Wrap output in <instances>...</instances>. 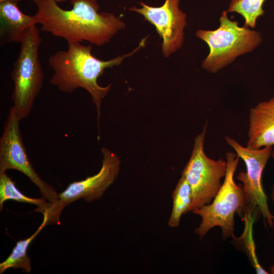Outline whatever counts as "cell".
<instances>
[{
  "instance_id": "6da1fadb",
  "label": "cell",
  "mask_w": 274,
  "mask_h": 274,
  "mask_svg": "<svg viewBox=\"0 0 274 274\" xmlns=\"http://www.w3.org/2000/svg\"><path fill=\"white\" fill-rule=\"evenodd\" d=\"M31 1L37 6L34 16L41 29L67 42L86 41L100 46L125 27L124 22L114 14L98 13L97 0H71L70 10L62 9L56 0Z\"/></svg>"
},
{
  "instance_id": "7a4b0ae2",
  "label": "cell",
  "mask_w": 274,
  "mask_h": 274,
  "mask_svg": "<svg viewBox=\"0 0 274 274\" xmlns=\"http://www.w3.org/2000/svg\"><path fill=\"white\" fill-rule=\"evenodd\" d=\"M148 37L143 39L132 52L109 60L94 57L91 53V45L67 42L66 50L57 51L48 58L49 65L53 71L50 83L63 92L72 93L79 88L86 90L96 107L98 122L101 101L110 91L111 84L101 86L97 83L98 78L106 68L119 65L125 58L145 47Z\"/></svg>"
},
{
  "instance_id": "3957f363",
  "label": "cell",
  "mask_w": 274,
  "mask_h": 274,
  "mask_svg": "<svg viewBox=\"0 0 274 274\" xmlns=\"http://www.w3.org/2000/svg\"><path fill=\"white\" fill-rule=\"evenodd\" d=\"M227 168L221 187L209 204L193 210L191 212L201 217V221L195 233L201 239L211 229L219 227L223 239L235 237L234 217H241L245 211L246 201L242 184L237 185L234 175L239 157L232 152L226 153Z\"/></svg>"
},
{
  "instance_id": "277c9868",
  "label": "cell",
  "mask_w": 274,
  "mask_h": 274,
  "mask_svg": "<svg viewBox=\"0 0 274 274\" xmlns=\"http://www.w3.org/2000/svg\"><path fill=\"white\" fill-rule=\"evenodd\" d=\"M41 42L40 31L36 25L26 30L11 74L14 84L12 107L20 120L30 114L43 86L44 76L39 58Z\"/></svg>"
},
{
  "instance_id": "5b68a950",
  "label": "cell",
  "mask_w": 274,
  "mask_h": 274,
  "mask_svg": "<svg viewBox=\"0 0 274 274\" xmlns=\"http://www.w3.org/2000/svg\"><path fill=\"white\" fill-rule=\"evenodd\" d=\"M220 26L215 30L199 29L196 36L208 45L210 51L201 66L211 73H216L233 62L238 56L253 51L262 42L259 32L249 27H240L223 11L219 19Z\"/></svg>"
},
{
  "instance_id": "8992f818",
  "label": "cell",
  "mask_w": 274,
  "mask_h": 274,
  "mask_svg": "<svg viewBox=\"0 0 274 274\" xmlns=\"http://www.w3.org/2000/svg\"><path fill=\"white\" fill-rule=\"evenodd\" d=\"M20 121L12 107L0 139V174L15 169L26 175L39 188L42 197L49 203L50 220L57 221L60 215L58 211V193L53 187L43 181L33 168L23 144Z\"/></svg>"
},
{
  "instance_id": "52a82bcc",
  "label": "cell",
  "mask_w": 274,
  "mask_h": 274,
  "mask_svg": "<svg viewBox=\"0 0 274 274\" xmlns=\"http://www.w3.org/2000/svg\"><path fill=\"white\" fill-rule=\"evenodd\" d=\"M207 126L208 121L202 131L195 138L190 159L181 173L192 191V200L189 212L213 201L221 187V180L226 172V160L222 158L214 160L204 153Z\"/></svg>"
},
{
  "instance_id": "ba28073f",
  "label": "cell",
  "mask_w": 274,
  "mask_h": 274,
  "mask_svg": "<svg viewBox=\"0 0 274 274\" xmlns=\"http://www.w3.org/2000/svg\"><path fill=\"white\" fill-rule=\"evenodd\" d=\"M225 139L227 143L245 162L246 172H239L236 177L242 182L245 194L246 207L245 215H251L255 212L260 214L264 224L272 228L274 215L270 212L267 197L262 186V175L264 168L272 152L273 147L251 149L242 146L235 139L228 135Z\"/></svg>"
},
{
  "instance_id": "9c48e42d",
  "label": "cell",
  "mask_w": 274,
  "mask_h": 274,
  "mask_svg": "<svg viewBox=\"0 0 274 274\" xmlns=\"http://www.w3.org/2000/svg\"><path fill=\"white\" fill-rule=\"evenodd\" d=\"M180 0H165L159 7H152L143 2L142 8L129 9L142 15L156 28L162 39V52L165 57L181 47L184 41V29L187 25L186 14L179 8Z\"/></svg>"
},
{
  "instance_id": "30bf717a",
  "label": "cell",
  "mask_w": 274,
  "mask_h": 274,
  "mask_svg": "<svg viewBox=\"0 0 274 274\" xmlns=\"http://www.w3.org/2000/svg\"><path fill=\"white\" fill-rule=\"evenodd\" d=\"M103 156L99 172L86 179L70 183L59 193L58 210H62L73 202L83 199L90 203L100 199L117 178L120 169L119 157L106 147L101 148Z\"/></svg>"
},
{
  "instance_id": "8fae6325",
  "label": "cell",
  "mask_w": 274,
  "mask_h": 274,
  "mask_svg": "<svg viewBox=\"0 0 274 274\" xmlns=\"http://www.w3.org/2000/svg\"><path fill=\"white\" fill-rule=\"evenodd\" d=\"M247 147L274 146V97L251 108Z\"/></svg>"
},
{
  "instance_id": "7c38bea8",
  "label": "cell",
  "mask_w": 274,
  "mask_h": 274,
  "mask_svg": "<svg viewBox=\"0 0 274 274\" xmlns=\"http://www.w3.org/2000/svg\"><path fill=\"white\" fill-rule=\"evenodd\" d=\"M34 15L22 13L17 3H0V42L1 45L10 43H21L26 30L36 25Z\"/></svg>"
},
{
  "instance_id": "4fadbf2b",
  "label": "cell",
  "mask_w": 274,
  "mask_h": 274,
  "mask_svg": "<svg viewBox=\"0 0 274 274\" xmlns=\"http://www.w3.org/2000/svg\"><path fill=\"white\" fill-rule=\"evenodd\" d=\"M43 221L37 230L27 238L18 241L9 256L0 263V273L2 274L9 268H20L30 273L31 270L30 258L27 254L28 247L42 229L48 224V217L43 215Z\"/></svg>"
},
{
  "instance_id": "5bb4252c",
  "label": "cell",
  "mask_w": 274,
  "mask_h": 274,
  "mask_svg": "<svg viewBox=\"0 0 274 274\" xmlns=\"http://www.w3.org/2000/svg\"><path fill=\"white\" fill-rule=\"evenodd\" d=\"M14 200L19 202L36 205L37 212L49 217L50 206L43 197L32 198L22 193L16 187L15 182L6 173L0 174V211L3 208L5 201Z\"/></svg>"
},
{
  "instance_id": "9a60e30c",
  "label": "cell",
  "mask_w": 274,
  "mask_h": 274,
  "mask_svg": "<svg viewBox=\"0 0 274 274\" xmlns=\"http://www.w3.org/2000/svg\"><path fill=\"white\" fill-rule=\"evenodd\" d=\"M172 199V210L167 224L175 228L179 226L182 215L189 212L192 200L191 187L183 176L173 191Z\"/></svg>"
},
{
  "instance_id": "2e32d148",
  "label": "cell",
  "mask_w": 274,
  "mask_h": 274,
  "mask_svg": "<svg viewBox=\"0 0 274 274\" xmlns=\"http://www.w3.org/2000/svg\"><path fill=\"white\" fill-rule=\"evenodd\" d=\"M265 0H231L228 12L241 14L245 19L244 26L254 28L258 18L264 15L262 6Z\"/></svg>"
},
{
  "instance_id": "e0dca14e",
  "label": "cell",
  "mask_w": 274,
  "mask_h": 274,
  "mask_svg": "<svg viewBox=\"0 0 274 274\" xmlns=\"http://www.w3.org/2000/svg\"><path fill=\"white\" fill-rule=\"evenodd\" d=\"M271 156H272V158L273 159V161H274V151H272ZM272 189V193H271V199H272V200L273 201V204H274V183L273 184Z\"/></svg>"
},
{
  "instance_id": "ac0fdd59",
  "label": "cell",
  "mask_w": 274,
  "mask_h": 274,
  "mask_svg": "<svg viewBox=\"0 0 274 274\" xmlns=\"http://www.w3.org/2000/svg\"><path fill=\"white\" fill-rule=\"evenodd\" d=\"M21 0H0V3H2L4 2H7V1H11V2H14L17 3L19 1H20Z\"/></svg>"
},
{
  "instance_id": "d6986e66",
  "label": "cell",
  "mask_w": 274,
  "mask_h": 274,
  "mask_svg": "<svg viewBox=\"0 0 274 274\" xmlns=\"http://www.w3.org/2000/svg\"><path fill=\"white\" fill-rule=\"evenodd\" d=\"M57 3H64L67 0H56Z\"/></svg>"
}]
</instances>
